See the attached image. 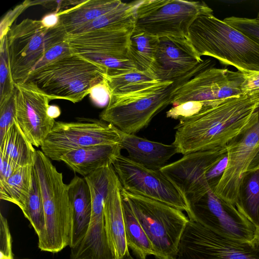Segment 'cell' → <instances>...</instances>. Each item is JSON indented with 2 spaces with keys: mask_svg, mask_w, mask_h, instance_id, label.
<instances>
[{
  "mask_svg": "<svg viewBox=\"0 0 259 259\" xmlns=\"http://www.w3.org/2000/svg\"><path fill=\"white\" fill-rule=\"evenodd\" d=\"M259 117V93L231 98L180 120L172 144L178 153L226 147L253 126Z\"/></svg>",
  "mask_w": 259,
  "mask_h": 259,
  "instance_id": "1",
  "label": "cell"
},
{
  "mask_svg": "<svg viewBox=\"0 0 259 259\" xmlns=\"http://www.w3.org/2000/svg\"><path fill=\"white\" fill-rule=\"evenodd\" d=\"M226 152V147L190 153L159 170L177 187L189 206L210 189L206 180V172Z\"/></svg>",
  "mask_w": 259,
  "mask_h": 259,
  "instance_id": "16",
  "label": "cell"
},
{
  "mask_svg": "<svg viewBox=\"0 0 259 259\" xmlns=\"http://www.w3.org/2000/svg\"><path fill=\"white\" fill-rule=\"evenodd\" d=\"M89 95L92 102L100 107L107 106L110 99V93L104 80L92 88Z\"/></svg>",
  "mask_w": 259,
  "mask_h": 259,
  "instance_id": "38",
  "label": "cell"
},
{
  "mask_svg": "<svg viewBox=\"0 0 259 259\" xmlns=\"http://www.w3.org/2000/svg\"><path fill=\"white\" fill-rule=\"evenodd\" d=\"M33 165L21 167L6 181L0 182V198L22 209L28 197Z\"/></svg>",
  "mask_w": 259,
  "mask_h": 259,
  "instance_id": "29",
  "label": "cell"
},
{
  "mask_svg": "<svg viewBox=\"0 0 259 259\" xmlns=\"http://www.w3.org/2000/svg\"><path fill=\"white\" fill-rule=\"evenodd\" d=\"M103 80L108 89L110 96L136 92L160 81L151 72L137 70L116 75L104 74Z\"/></svg>",
  "mask_w": 259,
  "mask_h": 259,
  "instance_id": "28",
  "label": "cell"
},
{
  "mask_svg": "<svg viewBox=\"0 0 259 259\" xmlns=\"http://www.w3.org/2000/svg\"><path fill=\"white\" fill-rule=\"evenodd\" d=\"M244 80L241 85L243 96L259 93V71L243 72Z\"/></svg>",
  "mask_w": 259,
  "mask_h": 259,
  "instance_id": "40",
  "label": "cell"
},
{
  "mask_svg": "<svg viewBox=\"0 0 259 259\" xmlns=\"http://www.w3.org/2000/svg\"><path fill=\"white\" fill-rule=\"evenodd\" d=\"M71 54L72 51L65 40L48 50L35 65L30 74L55 60Z\"/></svg>",
  "mask_w": 259,
  "mask_h": 259,
  "instance_id": "35",
  "label": "cell"
},
{
  "mask_svg": "<svg viewBox=\"0 0 259 259\" xmlns=\"http://www.w3.org/2000/svg\"><path fill=\"white\" fill-rule=\"evenodd\" d=\"M125 199L150 241L157 259H173L189 221L182 211L121 189Z\"/></svg>",
  "mask_w": 259,
  "mask_h": 259,
  "instance_id": "5",
  "label": "cell"
},
{
  "mask_svg": "<svg viewBox=\"0 0 259 259\" xmlns=\"http://www.w3.org/2000/svg\"><path fill=\"white\" fill-rule=\"evenodd\" d=\"M243 80L244 73L239 70L207 68L175 85L170 104L175 106L187 102H199L215 106L231 98L243 96L241 91Z\"/></svg>",
  "mask_w": 259,
  "mask_h": 259,
  "instance_id": "11",
  "label": "cell"
},
{
  "mask_svg": "<svg viewBox=\"0 0 259 259\" xmlns=\"http://www.w3.org/2000/svg\"><path fill=\"white\" fill-rule=\"evenodd\" d=\"M135 25L114 26L67 34L66 41L73 54L111 69L126 51Z\"/></svg>",
  "mask_w": 259,
  "mask_h": 259,
  "instance_id": "15",
  "label": "cell"
},
{
  "mask_svg": "<svg viewBox=\"0 0 259 259\" xmlns=\"http://www.w3.org/2000/svg\"><path fill=\"white\" fill-rule=\"evenodd\" d=\"M73 209L72 236L70 248H74L84 238L92 215V199L89 185L83 178L75 176L68 184Z\"/></svg>",
  "mask_w": 259,
  "mask_h": 259,
  "instance_id": "22",
  "label": "cell"
},
{
  "mask_svg": "<svg viewBox=\"0 0 259 259\" xmlns=\"http://www.w3.org/2000/svg\"><path fill=\"white\" fill-rule=\"evenodd\" d=\"M67 33L59 24L46 27L40 20L23 19L12 26L7 34V48L15 83L23 82L44 54L65 40Z\"/></svg>",
  "mask_w": 259,
  "mask_h": 259,
  "instance_id": "7",
  "label": "cell"
},
{
  "mask_svg": "<svg viewBox=\"0 0 259 259\" xmlns=\"http://www.w3.org/2000/svg\"><path fill=\"white\" fill-rule=\"evenodd\" d=\"M123 259H134L130 254V253L127 254L124 256Z\"/></svg>",
  "mask_w": 259,
  "mask_h": 259,
  "instance_id": "45",
  "label": "cell"
},
{
  "mask_svg": "<svg viewBox=\"0 0 259 259\" xmlns=\"http://www.w3.org/2000/svg\"><path fill=\"white\" fill-rule=\"evenodd\" d=\"M120 145L127 152L128 157L149 169L159 170L178 153L177 148L172 143L165 144L150 141L120 131Z\"/></svg>",
  "mask_w": 259,
  "mask_h": 259,
  "instance_id": "20",
  "label": "cell"
},
{
  "mask_svg": "<svg viewBox=\"0 0 259 259\" xmlns=\"http://www.w3.org/2000/svg\"><path fill=\"white\" fill-rule=\"evenodd\" d=\"M44 26L48 28H54L60 23V15L59 13L51 12L45 15L40 20Z\"/></svg>",
  "mask_w": 259,
  "mask_h": 259,
  "instance_id": "42",
  "label": "cell"
},
{
  "mask_svg": "<svg viewBox=\"0 0 259 259\" xmlns=\"http://www.w3.org/2000/svg\"><path fill=\"white\" fill-rule=\"evenodd\" d=\"M159 41L158 37L134 28L130 36L126 56L137 70L149 71L154 60Z\"/></svg>",
  "mask_w": 259,
  "mask_h": 259,
  "instance_id": "26",
  "label": "cell"
},
{
  "mask_svg": "<svg viewBox=\"0 0 259 259\" xmlns=\"http://www.w3.org/2000/svg\"><path fill=\"white\" fill-rule=\"evenodd\" d=\"M139 2L123 3L116 9L93 21L77 27L68 34L83 33L110 27L135 25L136 9Z\"/></svg>",
  "mask_w": 259,
  "mask_h": 259,
  "instance_id": "30",
  "label": "cell"
},
{
  "mask_svg": "<svg viewBox=\"0 0 259 259\" xmlns=\"http://www.w3.org/2000/svg\"><path fill=\"white\" fill-rule=\"evenodd\" d=\"M15 85V120L31 144L40 147L56 122L48 113L51 100L31 82Z\"/></svg>",
  "mask_w": 259,
  "mask_h": 259,
  "instance_id": "17",
  "label": "cell"
},
{
  "mask_svg": "<svg viewBox=\"0 0 259 259\" xmlns=\"http://www.w3.org/2000/svg\"><path fill=\"white\" fill-rule=\"evenodd\" d=\"M223 21L259 45V19L231 16Z\"/></svg>",
  "mask_w": 259,
  "mask_h": 259,
  "instance_id": "33",
  "label": "cell"
},
{
  "mask_svg": "<svg viewBox=\"0 0 259 259\" xmlns=\"http://www.w3.org/2000/svg\"><path fill=\"white\" fill-rule=\"evenodd\" d=\"M30 2L26 1L23 4L15 7L14 9L8 12L2 19L1 22V39L6 35L9 30L12 27L13 22L24 10V9L31 6Z\"/></svg>",
  "mask_w": 259,
  "mask_h": 259,
  "instance_id": "39",
  "label": "cell"
},
{
  "mask_svg": "<svg viewBox=\"0 0 259 259\" xmlns=\"http://www.w3.org/2000/svg\"><path fill=\"white\" fill-rule=\"evenodd\" d=\"M122 149L120 144L87 146L65 153L60 161L84 177L98 169L112 166Z\"/></svg>",
  "mask_w": 259,
  "mask_h": 259,
  "instance_id": "21",
  "label": "cell"
},
{
  "mask_svg": "<svg viewBox=\"0 0 259 259\" xmlns=\"http://www.w3.org/2000/svg\"><path fill=\"white\" fill-rule=\"evenodd\" d=\"M21 210L36 235L40 236L45 229V215L40 185L34 166L29 194Z\"/></svg>",
  "mask_w": 259,
  "mask_h": 259,
  "instance_id": "31",
  "label": "cell"
},
{
  "mask_svg": "<svg viewBox=\"0 0 259 259\" xmlns=\"http://www.w3.org/2000/svg\"><path fill=\"white\" fill-rule=\"evenodd\" d=\"M228 163L227 152L224 153L220 159L208 169L206 180L210 188L213 191L224 175Z\"/></svg>",
  "mask_w": 259,
  "mask_h": 259,
  "instance_id": "37",
  "label": "cell"
},
{
  "mask_svg": "<svg viewBox=\"0 0 259 259\" xmlns=\"http://www.w3.org/2000/svg\"><path fill=\"white\" fill-rule=\"evenodd\" d=\"M48 113L50 117L55 119L60 115L61 110L57 105H50L48 109Z\"/></svg>",
  "mask_w": 259,
  "mask_h": 259,
  "instance_id": "43",
  "label": "cell"
},
{
  "mask_svg": "<svg viewBox=\"0 0 259 259\" xmlns=\"http://www.w3.org/2000/svg\"><path fill=\"white\" fill-rule=\"evenodd\" d=\"M175 87L174 82L159 81L136 92L110 95L100 119L123 133L136 134L170 104Z\"/></svg>",
  "mask_w": 259,
  "mask_h": 259,
  "instance_id": "6",
  "label": "cell"
},
{
  "mask_svg": "<svg viewBox=\"0 0 259 259\" xmlns=\"http://www.w3.org/2000/svg\"><path fill=\"white\" fill-rule=\"evenodd\" d=\"M121 189L113 168L104 200V213L106 235L114 259H123L130 253L125 237Z\"/></svg>",
  "mask_w": 259,
  "mask_h": 259,
  "instance_id": "19",
  "label": "cell"
},
{
  "mask_svg": "<svg viewBox=\"0 0 259 259\" xmlns=\"http://www.w3.org/2000/svg\"><path fill=\"white\" fill-rule=\"evenodd\" d=\"M120 131L102 120L80 118L74 122L56 121L40 146L49 159L60 161L65 153L96 145L120 144Z\"/></svg>",
  "mask_w": 259,
  "mask_h": 259,
  "instance_id": "9",
  "label": "cell"
},
{
  "mask_svg": "<svg viewBox=\"0 0 259 259\" xmlns=\"http://www.w3.org/2000/svg\"><path fill=\"white\" fill-rule=\"evenodd\" d=\"M0 159V182L6 181L22 167L1 153Z\"/></svg>",
  "mask_w": 259,
  "mask_h": 259,
  "instance_id": "41",
  "label": "cell"
},
{
  "mask_svg": "<svg viewBox=\"0 0 259 259\" xmlns=\"http://www.w3.org/2000/svg\"><path fill=\"white\" fill-rule=\"evenodd\" d=\"M125 237L128 248L138 259L154 255L152 245L133 213L127 201L122 197Z\"/></svg>",
  "mask_w": 259,
  "mask_h": 259,
  "instance_id": "27",
  "label": "cell"
},
{
  "mask_svg": "<svg viewBox=\"0 0 259 259\" xmlns=\"http://www.w3.org/2000/svg\"><path fill=\"white\" fill-rule=\"evenodd\" d=\"M14 82L7 48V34L1 39L0 46V104L15 93Z\"/></svg>",
  "mask_w": 259,
  "mask_h": 259,
  "instance_id": "32",
  "label": "cell"
},
{
  "mask_svg": "<svg viewBox=\"0 0 259 259\" xmlns=\"http://www.w3.org/2000/svg\"><path fill=\"white\" fill-rule=\"evenodd\" d=\"M235 206L259 228V165L254 161L241 177Z\"/></svg>",
  "mask_w": 259,
  "mask_h": 259,
  "instance_id": "24",
  "label": "cell"
},
{
  "mask_svg": "<svg viewBox=\"0 0 259 259\" xmlns=\"http://www.w3.org/2000/svg\"><path fill=\"white\" fill-rule=\"evenodd\" d=\"M106 73L104 67L72 53L31 73L25 82L33 83L50 100L76 103L103 81Z\"/></svg>",
  "mask_w": 259,
  "mask_h": 259,
  "instance_id": "4",
  "label": "cell"
},
{
  "mask_svg": "<svg viewBox=\"0 0 259 259\" xmlns=\"http://www.w3.org/2000/svg\"><path fill=\"white\" fill-rule=\"evenodd\" d=\"M212 13V10L204 2L139 1L136 9L135 29L158 37H187L197 18Z\"/></svg>",
  "mask_w": 259,
  "mask_h": 259,
  "instance_id": "8",
  "label": "cell"
},
{
  "mask_svg": "<svg viewBox=\"0 0 259 259\" xmlns=\"http://www.w3.org/2000/svg\"><path fill=\"white\" fill-rule=\"evenodd\" d=\"M188 37L201 57L214 58L241 72L259 71V45L213 14L197 18Z\"/></svg>",
  "mask_w": 259,
  "mask_h": 259,
  "instance_id": "2",
  "label": "cell"
},
{
  "mask_svg": "<svg viewBox=\"0 0 259 259\" xmlns=\"http://www.w3.org/2000/svg\"><path fill=\"white\" fill-rule=\"evenodd\" d=\"M36 151L15 120L0 142V153L20 166H25L33 165Z\"/></svg>",
  "mask_w": 259,
  "mask_h": 259,
  "instance_id": "25",
  "label": "cell"
},
{
  "mask_svg": "<svg viewBox=\"0 0 259 259\" xmlns=\"http://www.w3.org/2000/svg\"><path fill=\"white\" fill-rule=\"evenodd\" d=\"M173 259H259V247L224 236L189 220Z\"/></svg>",
  "mask_w": 259,
  "mask_h": 259,
  "instance_id": "10",
  "label": "cell"
},
{
  "mask_svg": "<svg viewBox=\"0 0 259 259\" xmlns=\"http://www.w3.org/2000/svg\"><path fill=\"white\" fill-rule=\"evenodd\" d=\"M15 91L4 102L0 104V142L3 139L10 127L15 120Z\"/></svg>",
  "mask_w": 259,
  "mask_h": 259,
  "instance_id": "34",
  "label": "cell"
},
{
  "mask_svg": "<svg viewBox=\"0 0 259 259\" xmlns=\"http://www.w3.org/2000/svg\"><path fill=\"white\" fill-rule=\"evenodd\" d=\"M0 259H14L12 239L7 219L0 213Z\"/></svg>",
  "mask_w": 259,
  "mask_h": 259,
  "instance_id": "36",
  "label": "cell"
},
{
  "mask_svg": "<svg viewBox=\"0 0 259 259\" xmlns=\"http://www.w3.org/2000/svg\"><path fill=\"white\" fill-rule=\"evenodd\" d=\"M159 44L151 72L160 81L179 85L207 68L210 60H203L188 36H163Z\"/></svg>",
  "mask_w": 259,
  "mask_h": 259,
  "instance_id": "13",
  "label": "cell"
},
{
  "mask_svg": "<svg viewBox=\"0 0 259 259\" xmlns=\"http://www.w3.org/2000/svg\"><path fill=\"white\" fill-rule=\"evenodd\" d=\"M123 3L120 0H85L75 7L59 12L60 24L67 34H69L77 27L94 21Z\"/></svg>",
  "mask_w": 259,
  "mask_h": 259,
  "instance_id": "23",
  "label": "cell"
},
{
  "mask_svg": "<svg viewBox=\"0 0 259 259\" xmlns=\"http://www.w3.org/2000/svg\"><path fill=\"white\" fill-rule=\"evenodd\" d=\"M252 161H254L259 165V151L257 152ZM252 242L256 245L259 246V228H257L256 230L255 237Z\"/></svg>",
  "mask_w": 259,
  "mask_h": 259,
  "instance_id": "44",
  "label": "cell"
},
{
  "mask_svg": "<svg viewBox=\"0 0 259 259\" xmlns=\"http://www.w3.org/2000/svg\"><path fill=\"white\" fill-rule=\"evenodd\" d=\"M189 219L234 239L252 242L256 227L236 207L219 198L210 189L189 205Z\"/></svg>",
  "mask_w": 259,
  "mask_h": 259,
  "instance_id": "14",
  "label": "cell"
},
{
  "mask_svg": "<svg viewBox=\"0 0 259 259\" xmlns=\"http://www.w3.org/2000/svg\"><path fill=\"white\" fill-rule=\"evenodd\" d=\"M112 166L125 191L189 213V206L184 195L160 170L146 168L121 155Z\"/></svg>",
  "mask_w": 259,
  "mask_h": 259,
  "instance_id": "12",
  "label": "cell"
},
{
  "mask_svg": "<svg viewBox=\"0 0 259 259\" xmlns=\"http://www.w3.org/2000/svg\"><path fill=\"white\" fill-rule=\"evenodd\" d=\"M228 163L213 190L222 200L235 205L241 177L259 151V117L257 122L226 146Z\"/></svg>",
  "mask_w": 259,
  "mask_h": 259,
  "instance_id": "18",
  "label": "cell"
},
{
  "mask_svg": "<svg viewBox=\"0 0 259 259\" xmlns=\"http://www.w3.org/2000/svg\"><path fill=\"white\" fill-rule=\"evenodd\" d=\"M33 166L41 190L45 215V227L38 237V247L56 253L70 246L72 236L73 209L68 184L62 172L40 150H36Z\"/></svg>",
  "mask_w": 259,
  "mask_h": 259,
  "instance_id": "3",
  "label": "cell"
}]
</instances>
